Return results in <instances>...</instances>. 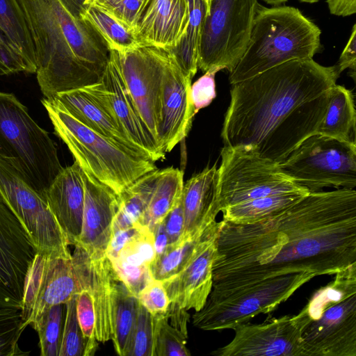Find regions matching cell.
Wrapping results in <instances>:
<instances>
[{
	"mask_svg": "<svg viewBox=\"0 0 356 356\" xmlns=\"http://www.w3.org/2000/svg\"><path fill=\"white\" fill-rule=\"evenodd\" d=\"M356 262V191L309 192L253 224L219 222L209 298L298 273L334 275Z\"/></svg>",
	"mask_w": 356,
	"mask_h": 356,
	"instance_id": "cell-1",
	"label": "cell"
},
{
	"mask_svg": "<svg viewBox=\"0 0 356 356\" xmlns=\"http://www.w3.org/2000/svg\"><path fill=\"white\" fill-rule=\"evenodd\" d=\"M339 76L337 65L300 59L231 84L221 132L224 145H250L281 163L316 134Z\"/></svg>",
	"mask_w": 356,
	"mask_h": 356,
	"instance_id": "cell-2",
	"label": "cell"
},
{
	"mask_svg": "<svg viewBox=\"0 0 356 356\" xmlns=\"http://www.w3.org/2000/svg\"><path fill=\"white\" fill-rule=\"evenodd\" d=\"M34 45L37 80L45 98L99 81L109 48L86 20L58 0H17Z\"/></svg>",
	"mask_w": 356,
	"mask_h": 356,
	"instance_id": "cell-3",
	"label": "cell"
},
{
	"mask_svg": "<svg viewBox=\"0 0 356 356\" xmlns=\"http://www.w3.org/2000/svg\"><path fill=\"white\" fill-rule=\"evenodd\" d=\"M320 29L296 8L259 4L246 49L229 73L231 84L292 60L312 58L321 49Z\"/></svg>",
	"mask_w": 356,
	"mask_h": 356,
	"instance_id": "cell-4",
	"label": "cell"
},
{
	"mask_svg": "<svg viewBox=\"0 0 356 356\" xmlns=\"http://www.w3.org/2000/svg\"><path fill=\"white\" fill-rule=\"evenodd\" d=\"M55 134L81 169L120 195L143 175L157 169L153 161L129 150L83 124L52 98L42 99Z\"/></svg>",
	"mask_w": 356,
	"mask_h": 356,
	"instance_id": "cell-5",
	"label": "cell"
},
{
	"mask_svg": "<svg viewBox=\"0 0 356 356\" xmlns=\"http://www.w3.org/2000/svg\"><path fill=\"white\" fill-rule=\"evenodd\" d=\"M0 159L42 197L63 170L48 133L12 93L0 92Z\"/></svg>",
	"mask_w": 356,
	"mask_h": 356,
	"instance_id": "cell-6",
	"label": "cell"
},
{
	"mask_svg": "<svg viewBox=\"0 0 356 356\" xmlns=\"http://www.w3.org/2000/svg\"><path fill=\"white\" fill-rule=\"evenodd\" d=\"M220 157L218 193L221 211L264 196L309 191L288 176L279 163L264 158L250 145H224Z\"/></svg>",
	"mask_w": 356,
	"mask_h": 356,
	"instance_id": "cell-7",
	"label": "cell"
},
{
	"mask_svg": "<svg viewBox=\"0 0 356 356\" xmlns=\"http://www.w3.org/2000/svg\"><path fill=\"white\" fill-rule=\"evenodd\" d=\"M199 42L197 65L203 72H232L249 42L257 0H209Z\"/></svg>",
	"mask_w": 356,
	"mask_h": 356,
	"instance_id": "cell-8",
	"label": "cell"
},
{
	"mask_svg": "<svg viewBox=\"0 0 356 356\" xmlns=\"http://www.w3.org/2000/svg\"><path fill=\"white\" fill-rule=\"evenodd\" d=\"M310 273H289L265 280L226 297L207 298L193 315L195 327L207 331L232 329L261 314H268L314 278Z\"/></svg>",
	"mask_w": 356,
	"mask_h": 356,
	"instance_id": "cell-9",
	"label": "cell"
},
{
	"mask_svg": "<svg viewBox=\"0 0 356 356\" xmlns=\"http://www.w3.org/2000/svg\"><path fill=\"white\" fill-rule=\"evenodd\" d=\"M280 166L309 192L325 187L355 188L356 143L315 134L302 141Z\"/></svg>",
	"mask_w": 356,
	"mask_h": 356,
	"instance_id": "cell-10",
	"label": "cell"
},
{
	"mask_svg": "<svg viewBox=\"0 0 356 356\" xmlns=\"http://www.w3.org/2000/svg\"><path fill=\"white\" fill-rule=\"evenodd\" d=\"M0 195L26 227L38 252L72 254L68 239L44 198L1 159Z\"/></svg>",
	"mask_w": 356,
	"mask_h": 356,
	"instance_id": "cell-11",
	"label": "cell"
},
{
	"mask_svg": "<svg viewBox=\"0 0 356 356\" xmlns=\"http://www.w3.org/2000/svg\"><path fill=\"white\" fill-rule=\"evenodd\" d=\"M82 290L72 254L37 252L24 282L23 320L32 325L49 307L65 304Z\"/></svg>",
	"mask_w": 356,
	"mask_h": 356,
	"instance_id": "cell-12",
	"label": "cell"
},
{
	"mask_svg": "<svg viewBox=\"0 0 356 356\" xmlns=\"http://www.w3.org/2000/svg\"><path fill=\"white\" fill-rule=\"evenodd\" d=\"M309 321L296 315L272 318L260 324L249 322L235 326V335L225 346L212 351L215 356H306L302 332Z\"/></svg>",
	"mask_w": 356,
	"mask_h": 356,
	"instance_id": "cell-13",
	"label": "cell"
},
{
	"mask_svg": "<svg viewBox=\"0 0 356 356\" xmlns=\"http://www.w3.org/2000/svg\"><path fill=\"white\" fill-rule=\"evenodd\" d=\"M38 250L0 195V307L21 309L24 282Z\"/></svg>",
	"mask_w": 356,
	"mask_h": 356,
	"instance_id": "cell-14",
	"label": "cell"
},
{
	"mask_svg": "<svg viewBox=\"0 0 356 356\" xmlns=\"http://www.w3.org/2000/svg\"><path fill=\"white\" fill-rule=\"evenodd\" d=\"M118 54L127 88L140 116L159 145L165 50L140 47Z\"/></svg>",
	"mask_w": 356,
	"mask_h": 356,
	"instance_id": "cell-15",
	"label": "cell"
},
{
	"mask_svg": "<svg viewBox=\"0 0 356 356\" xmlns=\"http://www.w3.org/2000/svg\"><path fill=\"white\" fill-rule=\"evenodd\" d=\"M192 79L182 72L172 55L165 50L161 87L159 143L166 154L190 131L195 115L191 97Z\"/></svg>",
	"mask_w": 356,
	"mask_h": 356,
	"instance_id": "cell-16",
	"label": "cell"
},
{
	"mask_svg": "<svg viewBox=\"0 0 356 356\" xmlns=\"http://www.w3.org/2000/svg\"><path fill=\"white\" fill-rule=\"evenodd\" d=\"M72 254L82 289L86 290L93 302L97 340H111L115 289L120 280L106 252L89 253L74 245Z\"/></svg>",
	"mask_w": 356,
	"mask_h": 356,
	"instance_id": "cell-17",
	"label": "cell"
},
{
	"mask_svg": "<svg viewBox=\"0 0 356 356\" xmlns=\"http://www.w3.org/2000/svg\"><path fill=\"white\" fill-rule=\"evenodd\" d=\"M302 341L306 356H356V294L310 321Z\"/></svg>",
	"mask_w": 356,
	"mask_h": 356,
	"instance_id": "cell-18",
	"label": "cell"
},
{
	"mask_svg": "<svg viewBox=\"0 0 356 356\" xmlns=\"http://www.w3.org/2000/svg\"><path fill=\"white\" fill-rule=\"evenodd\" d=\"M218 229L219 222L209 225L190 264L179 274L162 282L170 301L187 311L201 309L211 291Z\"/></svg>",
	"mask_w": 356,
	"mask_h": 356,
	"instance_id": "cell-19",
	"label": "cell"
},
{
	"mask_svg": "<svg viewBox=\"0 0 356 356\" xmlns=\"http://www.w3.org/2000/svg\"><path fill=\"white\" fill-rule=\"evenodd\" d=\"M51 98L92 130L146 157L120 124L100 79L93 84L63 92Z\"/></svg>",
	"mask_w": 356,
	"mask_h": 356,
	"instance_id": "cell-20",
	"label": "cell"
},
{
	"mask_svg": "<svg viewBox=\"0 0 356 356\" xmlns=\"http://www.w3.org/2000/svg\"><path fill=\"white\" fill-rule=\"evenodd\" d=\"M100 81L114 114L133 143L146 157L154 162L163 159L165 153L143 121L127 88L117 51L110 50Z\"/></svg>",
	"mask_w": 356,
	"mask_h": 356,
	"instance_id": "cell-21",
	"label": "cell"
},
{
	"mask_svg": "<svg viewBox=\"0 0 356 356\" xmlns=\"http://www.w3.org/2000/svg\"><path fill=\"white\" fill-rule=\"evenodd\" d=\"M82 176L85 188L84 206L81 231L75 245L89 253L106 252L118 209V195L83 170Z\"/></svg>",
	"mask_w": 356,
	"mask_h": 356,
	"instance_id": "cell-22",
	"label": "cell"
},
{
	"mask_svg": "<svg viewBox=\"0 0 356 356\" xmlns=\"http://www.w3.org/2000/svg\"><path fill=\"white\" fill-rule=\"evenodd\" d=\"M188 19L187 0H149L135 35L141 47L168 51L184 37Z\"/></svg>",
	"mask_w": 356,
	"mask_h": 356,
	"instance_id": "cell-23",
	"label": "cell"
},
{
	"mask_svg": "<svg viewBox=\"0 0 356 356\" xmlns=\"http://www.w3.org/2000/svg\"><path fill=\"white\" fill-rule=\"evenodd\" d=\"M84 195L82 169L76 161L63 168L43 195L70 245H74L79 239Z\"/></svg>",
	"mask_w": 356,
	"mask_h": 356,
	"instance_id": "cell-24",
	"label": "cell"
},
{
	"mask_svg": "<svg viewBox=\"0 0 356 356\" xmlns=\"http://www.w3.org/2000/svg\"><path fill=\"white\" fill-rule=\"evenodd\" d=\"M181 200L184 216L182 238L200 234L216 221V218L221 211L216 164L207 167L184 184Z\"/></svg>",
	"mask_w": 356,
	"mask_h": 356,
	"instance_id": "cell-25",
	"label": "cell"
},
{
	"mask_svg": "<svg viewBox=\"0 0 356 356\" xmlns=\"http://www.w3.org/2000/svg\"><path fill=\"white\" fill-rule=\"evenodd\" d=\"M155 257L153 233L145 227L129 241L111 262L122 280L136 284L151 275L150 266Z\"/></svg>",
	"mask_w": 356,
	"mask_h": 356,
	"instance_id": "cell-26",
	"label": "cell"
},
{
	"mask_svg": "<svg viewBox=\"0 0 356 356\" xmlns=\"http://www.w3.org/2000/svg\"><path fill=\"white\" fill-rule=\"evenodd\" d=\"M355 121L352 91L336 84L332 89L325 114L316 134L355 143Z\"/></svg>",
	"mask_w": 356,
	"mask_h": 356,
	"instance_id": "cell-27",
	"label": "cell"
},
{
	"mask_svg": "<svg viewBox=\"0 0 356 356\" xmlns=\"http://www.w3.org/2000/svg\"><path fill=\"white\" fill-rule=\"evenodd\" d=\"M309 191H293L270 195L227 207L221 211L223 220L241 225L271 218L296 203Z\"/></svg>",
	"mask_w": 356,
	"mask_h": 356,
	"instance_id": "cell-28",
	"label": "cell"
},
{
	"mask_svg": "<svg viewBox=\"0 0 356 356\" xmlns=\"http://www.w3.org/2000/svg\"><path fill=\"white\" fill-rule=\"evenodd\" d=\"M160 170L149 172L130 184L119 195L112 233L141 225V220L153 193Z\"/></svg>",
	"mask_w": 356,
	"mask_h": 356,
	"instance_id": "cell-29",
	"label": "cell"
},
{
	"mask_svg": "<svg viewBox=\"0 0 356 356\" xmlns=\"http://www.w3.org/2000/svg\"><path fill=\"white\" fill-rule=\"evenodd\" d=\"M184 171L174 167L160 170L155 186L141 220L151 231L181 200Z\"/></svg>",
	"mask_w": 356,
	"mask_h": 356,
	"instance_id": "cell-30",
	"label": "cell"
},
{
	"mask_svg": "<svg viewBox=\"0 0 356 356\" xmlns=\"http://www.w3.org/2000/svg\"><path fill=\"white\" fill-rule=\"evenodd\" d=\"M0 29L24 60L28 73L36 72L34 45L21 7L17 0H0Z\"/></svg>",
	"mask_w": 356,
	"mask_h": 356,
	"instance_id": "cell-31",
	"label": "cell"
},
{
	"mask_svg": "<svg viewBox=\"0 0 356 356\" xmlns=\"http://www.w3.org/2000/svg\"><path fill=\"white\" fill-rule=\"evenodd\" d=\"M189 10L186 34L179 44L168 50L184 75L192 79L198 65V48L202 29L209 12V0H187Z\"/></svg>",
	"mask_w": 356,
	"mask_h": 356,
	"instance_id": "cell-32",
	"label": "cell"
},
{
	"mask_svg": "<svg viewBox=\"0 0 356 356\" xmlns=\"http://www.w3.org/2000/svg\"><path fill=\"white\" fill-rule=\"evenodd\" d=\"M139 301L120 280L115 289L111 340L115 352L128 356L137 318Z\"/></svg>",
	"mask_w": 356,
	"mask_h": 356,
	"instance_id": "cell-33",
	"label": "cell"
},
{
	"mask_svg": "<svg viewBox=\"0 0 356 356\" xmlns=\"http://www.w3.org/2000/svg\"><path fill=\"white\" fill-rule=\"evenodd\" d=\"M334 275V279L316 290L300 310L309 321L318 319L330 307L356 294V262Z\"/></svg>",
	"mask_w": 356,
	"mask_h": 356,
	"instance_id": "cell-34",
	"label": "cell"
},
{
	"mask_svg": "<svg viewBox=\"0 0 356 356\" xmlns=\"http://www.w3.org/2000/svg\"><path fill=\"white\" fill-rule=\"evenodd\" d=\"M81 19L88 22L97 31L109 50L122 54L141 47L131 29L93 4H87Z\"/></svg>",
	"mask_w": 356,
	"mask_h": 356,
	"instance_id": "cell-35",
	"label": "cell"
},
{
	"mask_svg": "<svg viewBox=\"0 0 356 356\" xmlns=\"http://www.w3.org/2000/svg\"><path fill=\"white\" fill-rule=\"evenodd\" d=\"M203 232L193 238H182L174 245H168L150 266L152 278L163 282L182 271L195 257Z\"/></svg>",
	"mask_w": 356,
	"mask_h": 356,
	"instance_id": "cell-36",
	"label": "cell"
},
{
	"mask_svg": "<svg viewBox=\"0 0 356 356\" xmlns=\"http://www.w3.org/2000/svg\"><path fill=\"white\" fill-rule=\"evenodd\" d=\"M65 310V304L54 305L31 325L38 334L41 356H58Z\"/></svg>",
	"mask_w": 356,
	"mask_h": 356,
	"instance_id": "cell-37",
	"label": "cell"
},
{
	"mask_svg": "<svg viewBox=\"0 0 356 356\" xmlns=\"http://www.w3.org/2000/svg\"><path fill=\"white\" fill-rule=\"evenodd\" d=\"M21 310L13 307H0V356H23L18 346L19 339L26 327Z\"/></svg>",
	"mask_w": 356,
	"mask_h": 356,
	"instance_id": "cell-38",
	"label": "cell"
},
{
	"mask_svg": "<svg viewBox=\"0 0 356 356\" xmlns=\"http://www.w3.org/2000/svg\"><path fill=\"white\" fill-rule=\"evenodd\" d=\"M154 356H190L186 338L170 325L165 314L153 316Z\"/></svg>",
	"mask_w": 356,
	"mask_h": 356,
	"instance_id": "cell-39",
	"label": "cell"
},
{
	"mask_svg": "<svg viewBox=\"0 0 356 356\" xmlns=\"http://www.w3.org/2000/svg\"><path fill=\"white\" fill-rule=\"evenodd\" d=\"M77 295L65 303V318L58 356H83L86 341L76 316Z\"/></svg>",
	"mask_w": 356,
	"mask_h": 356,
	"instance_id": "cell-40",
	"label": "cell"
},
{
	"mask_svg": "<svg viewBox=\"0 0 356 356\" xmlns=\"http://www.w3.org/2000/svg\"><path fill=\"white\" fill-rule=\"evenodd\" d=\"M149 0H87L119 20L134 33Z\"/></svg>",
	"mask_w": 356,
	"mask_h": 356,
	"instance_id": "cell-41",
	"label": "cell"
},
{
	"mask_svg": "<svg viewBox=\"0 0 356 356\" xmlns=\"http://www.w3.org/2000/svg\"><path fill=\"white\" fill-rule=\"evenodd\" d=\"M154 339L153 316L139 302L128 356H154Z\"/></svg>",
	"mask_w": 356,
	"mask_h": 356,
	"instance_id": "cell-42",
	"label": "cell"
},
{
	"mask_svg": "<svg viewBox=\"0 0 356 356\" xmlns=\"http://www.w3.org/2000/svg\"><path fill=\"white\" fill-rule=\"evenodd\" d=\"M76 316L86 341L83 356L93 355L98 346L95 337V316L93 302L89 293L83 289L76 297Z\"/></svg>",
	"mask_w": 356,
	"mask_h": 356,
	"instance_id": "cell-43",
	"label": "cell"
},
{
	"mask_svg": "<svg viewBox=\"0 0 356 356\" xmlns=\"http://www.w3.org/2000/svg\"><path fill=\"white\" fill-rule=\"evenodd\" d=\"M138 299L152 316L165 314L170 302L163 282L152 280L138 294Z\"/></svg>",
	"mask_w": 356,
	"mask_h": 356,
	"instance_id": "cell-44",
	"label": "cell"
},
{
	"mask_svg": "<svg viewBox=\"0 0 356 356\" xmlns=\"http://www.w3.org/2000/svg\"><path fill=\"white\" fill-rule=\"evenodd\" d=\"M217 70H209L191 86V97L195 113L208 106L216 97V74Z\"/></svg>",
	"mask_w": 356,
	"mask_h": 356,
	"instance_id": "cell-45",
	"label": "cell"
},
{
	"mask_svg": "<svg viewBox=\"0 0 356 356\" xmlns=\"http://www.w3.org/2000/svg\"><path fill=\"white\" fill-rule=\"evenodd\" d=\"M28 73L27 67L0 29V74Z\"/></svg>",
	"mask_w": 356,
	"mask_h": 356,
	"instance_id": "cell-46",
	"label": "cell"
},
{
	"mask_svg": "<svg viewBox=\"0 0 356 356\" xmlns=\"http://www.w3.org/2000/svg\"><path fill=\"white\" fill-rule=\"evenodd\" d=\"M162 221L168 236V245L180 241L184 229V216L181 200Z\"/></svg>",
	"mask_w": 356,
	"mask_h": 356,
	"instance_id": "cell-47",
	"label": "cell"
},
{
	"mask_svg": "<svg viewBox=\"0 0 356 356\" xmlns=\"http://www.w3.org/2000/svg\"><path fill=\"white\" fill-rule=\"evenodd\" d=\"M145 227H147L142 225H136L112 233L111 238L106 250V254L110 261L114 259L123 246Z\"/></svg>",
	"mask_w": 356,
	"mask_h": 356,
	"instance_id": "cell-48",
	"label": "cell"
},
{
	"mask_svg": "<svg viewBox=\"0 0 356 356\" xmlns=\"http://www.w3.org/2000/svg\"><path fill=\"white\" fill-rule=\"evenodd\" d=\"M341 74L344 70L350 69L353 72V77L355 78L356 70V25L354 24L350 36L346 44L337 65Z\"/></svg>",
	"mask_w": 356,
	"mask_h": 356,
	"instance_id": "cell-49",
	"label": "cell"
},
{
	"mask_svg": "<svg viewBox=\"0 0 356 356\" xmlns=\"http://www.w3.org/2000/svg\"><path fill=\"white\" fill-rule=\"evenodd\" d=\"M165 315L170 325L187 339V324L190 319V315L187 310L177 303L170 302Z\"/></svg>",
	"mask_w": 356,
	"mask_h": 356,
	"instance_id": "cell-50",
	"label": "cell"
},
{
	"mask_svg": "<svg viewBox=\"0 0 356 356\" xmlns=\"http://www.w3.org/2000/svg\"><path fill=\"white\" fill-rule=\"evenodd\" d=\"M331 14L346 17L355 13L356 0H327Z\"/></svg>",
	"mask_w": 356,
	"mask_h": 356,
	"instance_id": "cell-51",
	"label": "cell"
},
{
	"mask_svg": "<svg viewBox=\"0 0 356 356\" xmlns=\"http://www.w3.org/2000/svg\"><path fill=\"white\" fill-rule=\"evenodd\" d=\"M152 232L154 236L156 257H157L161 254L168 245V236L163 221L156 224L152 227Z\"/></svg>",
	"mask_w": 356,
	"mask_h": 356,
	"instance_id": "cell-52",
	"label": "cell"
},
{
	"mask_svg": "<svg viewBox=\"0 0 356 356\" xmlns=\"http://www.w3.org/2000/svg\"><path fill=\"white\" fill-rule=\"evenodd\" d=\"M63 7L75 19H81L87 6V0H58Z\"/></svg>",
	"mask_w": 356,
	"mask_h": 356,
	"instance_id": "cell-53",
	"label": "cell"
},
{
	"mask_svg": "<svg viewBox=\"0 0 356 356\" xmlns=\"http://www.w3.org/2000/svg\"><path fill=\"white\" fill-rule=\"evenodd\" d=\"M263 1L268 4L277 6V5H280L281 3H283L286 1H287L288 0H263Z\"/></svg>",
	"mask_w": 356,
	"mask_h": 356,
	"instance_id": "cell-54",
	"label": "cell"
},
{
	"mask_svg": "<svg viewBox=\"0 0 356 356\" xmlns=\"http://www.w3.org/2000/svg\"><path fill=\"white\" fill-rule=\"evenodd\" d=\"M301 2H305V3H316V2H318V1L320 0H299Z\"/></svg>",
	"mask_w": 356,
	"mask_h": 356,
	"instance_id": "cell-55",
	"label": "cell"
}]
</instances>
